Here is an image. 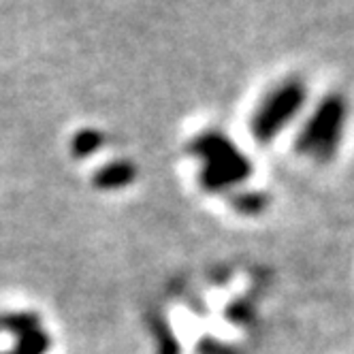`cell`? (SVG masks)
Returning <instances> with one entry per match:
<instances>
[{"label":"cell","mask_w":354,"mask_h":354,"mask_svg":"<svg viewBox=\"0 0 354 354\" xmlns=\"http://www.w3.org/2000/svg\"><path fill=\"white\" fill-rule=\"evenodd\" d=\"M103 145V135L96 131H82L77 137L73 139V151L77 156H88Z\"/></svg>","instance_id":"5b68a950"},{"label":"cell","mask_w":354,"mask_h":354,"mask_svg":"<svg viewBox=\"0 0 354 354\" xmlns=\"http://www.w3.org/2000/svg\"><path fill=\"white\" fill-rule=\"evenodd\" d=\"M190 151L203 165L201 167V186L207 192L231 190L248 180L252 171L250 160L237 149V145L216 131L192 139Z\"/></svg>","instance_id":"6da1fadb"},{"label":"cell","mask_w":354,"mask_h":354,"mask_svg":"<svg viewBox=\"0 0 354 354\" xmlns=\"http://www.w3.org/2000/svg\"><path fill=\"white\" fill-rule=\"evenodd\" d=\"M135 175H137V171L131 162L118 160V162H111L100 169L94 177V184L103 190H115V188L129 186L135 180Z\"/></svg>","instance_id":"277c9868"},{"label":"cell","mask_w":354,"mask_h":354,"mask_svg":"<svg viewBox=\"0 0 354 354\" xmlns=\"http://www.w3.org/2000/svg\"><path fill=\"white\" fill-rule=\"evenodd\" d=\"M346 100L339 94L326 96L316 107L314 115L303 126V131L297 139V149L316 160L333 158L342 143L344 122H346Z\"/></svg>","instance_id":"7a4b0ae2"},{"label":"cell","mask_w":354,"mask_h":354,"mask_svg":"<svg viewBox=\"0 0 354 354\" xmlns=\"http://www.w3.org/2000/svg\"><path fill=\"white\" fill-rule=\"evenodd\" d=\"M265 207V196L259 192H248L241 194V198L237 201V209L241 214H257Z\"/></svg>","instance_id":"8992f818"},{"label":"cell","mask_w":354,"mask_h":354,"mask_svg":"<svg viewBox=\"0 0 354 354\" xmlns=\"http://www.w3.org/2000/svg\"><path fill=\"white\" fill-rule=\"evenodd\" d=\"M306 86L301 80H288L277 86L252 118V135L259 143H269L299 113L306 103Z\"/></svg>","instance_id":"3957f363"}]
</instances>
